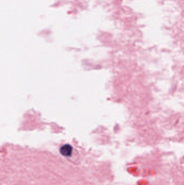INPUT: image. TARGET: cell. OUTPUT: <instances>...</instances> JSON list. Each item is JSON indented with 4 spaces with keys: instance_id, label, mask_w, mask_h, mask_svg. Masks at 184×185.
Instances as JSON below:
<instances>
[{
    "instance_id": "obj_1",
    "label": "cell",
    "mask_w": 184,
    "mask_h": 185,
    "mask_svg": "<svg viewBox=\"0 0 184 185\" xmlns=\"http://www.w3.org/2000/svg\"><path fill=\"white\" fill-rule=\"evenodd\" d=\"M60 153L64 156H70L72 152V147L69 144H66L60 148Z\"/></svg>"
}]
</instances>
